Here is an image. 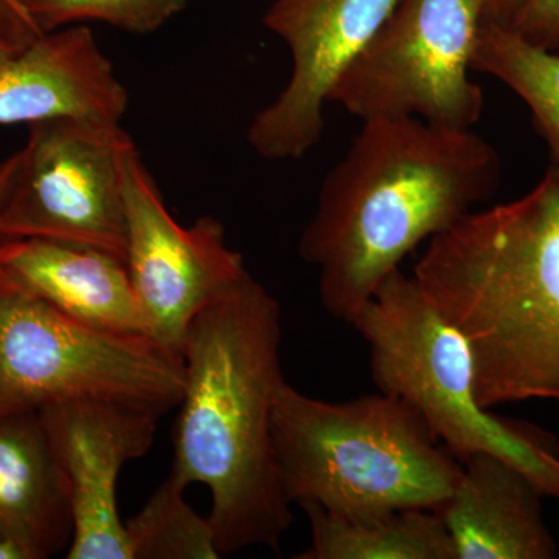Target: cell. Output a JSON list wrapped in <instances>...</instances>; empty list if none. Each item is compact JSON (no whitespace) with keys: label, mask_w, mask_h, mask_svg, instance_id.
Masks as SVG:
<instances>
[{"label":"cell","mask_w":559,"mask_h":559,"mask_svg":"<svg viewBox=\"0 0 559 559\" xmlns=\"http://www.w3.org/2000/svg\"><path fill=\"white\" fill-rule=\"evenodd\" d=\"M20 2H22V3H24V5L28 7V2H31V0H20Z\"/></svg>","instance_id":"26"},{"label":"cell","mask_w":559,"mask_h":559,"mask_svg":"<svg viewBox=\"0 0 559 559\" xmlns=\"http://www.w3.org/2000/svg\"><path fill=\"white\" fill-rule=\"evenodd\" d=\"M280 318L278 301L248 272L198 314L180 352L183 393L170 474L187 487L209 488L221 557L277 549L293 524L272 436L286 382Z\"/></svg>","instance_id":"2"},{"label":"cell","mask_w":559,"mask_h":559,"mask_svg":"<svg viewBox=\"0 0 559 559\" xmlns=\"http://www.w3.org/2000/svg\"><path fill=\"white\" fill-rule=\"evenodd\" d=\"M134 145L110 121L28 124L16 182L0 209V240L72 242L124 260V159Z\"/></svg>","instance_id":"8"},{"label":"cell","mask_w":559,"mask_h":559,"mask_svg":"<svg viewBox=\"0 0 559 559\" xmlns=\"http://www.w3.org/2000/svg\"><path fill=\"white\" fill-rule=\"evenodd\" d=\"M500 157L473 130L419 119L362 121L320 186L299 242L322 307L352 323L401 261L499 189Z\"/></svg>","instance_id":"1"},{"label":"cell","mask_w":559,"mask_h":559,"mask_svg":"<svg viewBox=\"0 0 559 559\" xmlns=\"http://www.w3.org/2000/svg\"><path fill=\"white\" fill-rule=\"evenodd\" d=\"M509 28L533 46L559 53V0H525Z\"/></svg>","instance_id":"20"},{"label":"cell","mask_w":559,"mask_h":559,"mask_svg":"<svg viewBox=\"0 0 559 559\" xmlns=\"http://www.w3.org/2000/svg\"><path fill=\"white\" fill-rule=\"evenodd\" d=\"M21 160V150L0 160V209H2L3 202L9 198L10 191L13 189L14 182H16Z\"/></svg>","instance_id":"23"},{"label":"cell","mask_w":559,"mask_h":559,"mask_svg":"<svg viewBox=\"0 0 559 559\" xmlns=\"http://www.w3.org/2000/svg\"><path fill=\"white\" fill-rule=\"evenodd\" d=\"M481 22L479 0H400L329 103L362 121L419 119L473 130L485 108L469 75Z\"/></svg>","instance_id":"7"},{"label":"cell","mask_w":559,"mask_h":559,"mask_svg":"<svg viewBox=\"0 0 559 559\" xmlns=\"http://www.w3.org/2000/svg\"><path fill=\"white\" fill-rule=\"evenodd\" d=\"M124 263L150 337L180 355L198 314L249 271L218 219L183 227L173 218L135 145L124 159Z\"/></svg>","instance_id":"9"},{"label":"cell","mask_w":559,"mask_h":559,"mask_svg":"<svg viewBox=\"0 0 559 559\" xmlns=\"http://www.w3.org/2000/svg\"><path fill=\"white\" fill-rule=\"evenodd\" d=\"M474 72L502 81L532 114L559 176V53L527 43L509 27L481 22Z\"/></svg>","instance_id":"17"},{"label":"cell","mask_w":559,"mask_h":559,"mask_svg":"<svg viewBox=\"0 0 559 559\" xmlns=\"http://www.w3.org/2000/svg\"><path fill=\"white\" fill-rule=\"evenodd\" d=\"M272 436L283 491L300 507L344 516L437 511L462 479L463 463L390 393L325 401L285 382Z\"/></svg>","instance_id":"4"},{"label":"cell","mask_w":559,"mask_h":559,"mask_svg":"<svg viewBox=\"0 0 559 559\" xmlns=\"http://www.w3.org/2000/svg\"><path fill=\"white\" fill-rule=\"evenodd\" d=\"M543 492L491 454L463 463L462 479L437 510L455 559H554L557 540L543 514Z\"/></svg>","instance_id":"14"},{"label":"cell","mask_w":559,"mask_h":559,"mask_svg":"<svg viewBox=\"0 0 559 559\" xmlns=\"http://www.w3.org/2000/svg\"><path fill=\"white\" fill-rule=\"evenodd\" d=\"M73 533L68 480L51 450L39 412L0 421V538L35 559L70 546Z\"/></svg>","instance_id":"15"},{"label":"cell","mask_w":559,"mask_h":559,"mask_svg":"<svg viewBox=\"0 0 559 559\" xmlns=\"http://www.w3.org/2000/svg\"><path fill=\"white\" fill-rule=\"evenodd\" d=\"M525 0H479L481 21L509 27Z\"/></svg>","instance_id":"22"},{"label":"cell","mask_w":559,"mask_h":559,"mask_svg":"<svg viewBox=\"0 0 559 559\" xmlns=\"http://www.w3.org/2000/svg\"><path fill=\"white\" fill-rule=\"evenodd\" d=\"M0 267L32 296L83 325L150 337L127 263L114 253L39 238L0 240Z\"/></svg>","instance_id":"13"},{"label":"cell","mask_w":559,"mask_h":559,"mask_svg":"<svg viewBox=\"0 0 559 559\" xmlns=\"http://www.w3.org/2000/svg\"><path fill=\"white\" fill-rule=\"evenodd\" d=\"M186 5L187 0H31L43 33L95 21L143 35L159 31Z\"/></svg>","instance_id":"19"},{"label":"cell","mask_w":559,"mask_h":559,"mask_svg":"<svg viewBox=\"0 0 559 559\" xmlns=\"http://www.w3.org/2000/svg\"><path fill=\"white\" fill-rule=\"evenodd\" d=\"M400 0H274L267 31L286 44L293 70L250 121L248 142L266 160H297L322 140L331 91Z\"/></svg>","instance_id":"10"},{"label":"cell","mask_w":559,"mask_h":559,"mask_svg":"<svg viewBox=\"0 0 559 559\" xmlns=\"http://www.w3.org/2000/svg\"><path fill=\"white\" fill-rule=\"evenodd\" d=\"M352 325L369 345L380 392L409 403L459 462L495 455L543 496L559 500V441L538 426L481 406L465 341L426 299L414 275L392 272Z\"/></svg>","instance_id":"5"},{"label":"cell","mask_w":559,"mask_h":559,"mask_svg":"<svg viewBox=\"0 0 559 559\" xmlns=\"http://www.w3.org/2000/svg\"><path fill=\"white\" fill-rule=\"evenodd\" d=\"M187 485L167 477L138 514L124 522L131 559H218L215 533L186 499Z\"/></svg>","instance_id":"18"},{"label":"cell","mask_w":559,"mask_h":559,"mask_svg":"<svg viewBox=\"0 0 559 559\" xmlns=\"http://www.w3.org/2000/svg\"><path fill=\"white\" fill-rule=\"evenodd\" d=\"M39 38L0 3V64Z\"/></svg>","instance_id":"21"},{"label":"cell","mask_w":559,"mask_h":559,"mask_svg":"<svg viewBox=\"0 0 559 559\" xmlns=\"http://www.w3.org/2000/svg\"><path fill=\"white\" fill-rule=\"evenodd\" d=\"M414 278L465 341L481 406L559 401V176L551 165L524 197L474 210L433 237Z\"/></svg>","instance_id":"3"},{"label":"cell","mask_w":559,"mask_h":559,"mask_svg":"<svg viewBox=\"0 0 559 559\" xmlns=\"http://www.w3.org/2000/svg\"><path fill=\"white\" fill-rule=\"evenodd\" d=\"M130 97L94 33H44L0 64V124L92 119L121 123Z\"/></svg>","instance_id":"12"},{"label":"cell","mask_w":559,"mask_h":559,"mask_svg":"<svg viewBox=\"0 0 559 559\" xmlns=\"http://www.w3.org/2000/svg\"><path fill=\"white\" fill-rule=\"evenodd\" d=\"M0 559H35L31 551L14 540L0 538Z\"/></svg>","instance_id":"25"},{"label":"cell","mask_w":559,"mask_h":559,"mask_svg":"<svg viewBox=\"0 0 559 559\" xmlns=\"http://www.w3.org/2000/svg\"><path fill=\"white\" fill-rule=\"evenodd\" d=\"M39 415L72 503L73 533L66 558L131 559L117 484L127 463L153 447L160 415L100 399L66 401Z\"/></svg>","instance_id":"11"},{"label":"cell","mask_w":559,"mask_h":559,"mask_svg":"<svg viewBox=\"0 0 559 559\" xmlns=\"http://www.w3.org/2000/svg\"><path fill=\"white\" fill-rule=\"evenodd\" d=\"M0 3H2L10 13H13L28 31L35 33L36 36L44 35V33L39 31L35 17L32 16L31 10H28L24 3L20 2V0H0Z\"/></svg>","instance_id":"24"},{"label":"cell","mask_w":559,"mask_h":559,"mask_svg":"<svg viewBox=\"0 0 559 559\" xmlns=\"http://www.w3.org/2000/svg\"><path fill=\"white\" fill-rule=\"evenodd\" d=\"M311 525V546L299 559H455L450 533L432 510H395L344 516L301 507Z\"/></svg>","instance_id":"16"},{"label":"cell","mask_w":559,"mask_h":559,"mask_svg":"<svg viewBox=\"0 0 559 559\" xmlns=\"http://www.w3.org/2000/svg\"><path fill=\"white\" fill-rule=\"evenodd\" d=\"M183 393L182 356L148 336L83 325L0 267V421L83 399L162 415Z\"/></svg>","instance_id":"6"}]
</instances>
